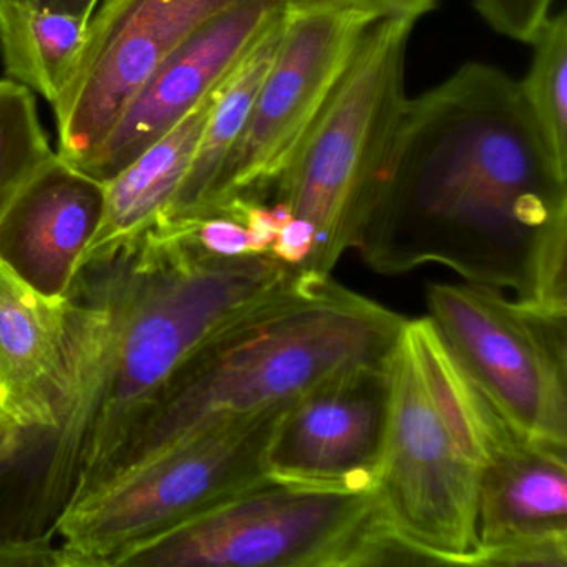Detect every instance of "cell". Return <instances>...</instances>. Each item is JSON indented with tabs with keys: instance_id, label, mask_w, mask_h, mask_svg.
Returning a JSON list of instances; mask_svg holds the SVG:
<instances>
[{
	"instance_id": "1",
	"label": "cell",
	"mask_w": 567,
	"mask_h": 567,
	"mask_svg": "<svg viewBox=\"0 0 567 567\" xmlns=\"http://www.w3.org/2000/svg\"><path fill=\"white\" fill-rule=\"evenodd\" d=\"M354 250L381 275L444 265L567 311V168L519 82L474 62L408 99Z\"/></svg>"
},
{
	"instance_id": "2",
	"label": "cell",
	"mask_w": 567,
	"mask_h": 567,
	"mask_svg": "<svg viewBox=\"0 0 567 567\" xmlns=\"http://www.w3.org/2000/svg\"><path fill=\"white\" fill-rule=\"evenodd\" d=\"M295 271L270 251L210 254L172 228L82 268L68 293L71 374L58 424L31 434L6 467L28 470L4 509L9 529L54 539L59 517L102 483L202 344Z\"/></svg>"
},
{
	"instance_id": "3",
	"label": "cell",
	"mask_w": 567,
	"mask_h": 567,
	"mask_svg": "<svg viewBox=\"0 0 567 567\" xmlns=\"http://www.w3.org/2000/svg\"><path fill=\"white\" fill-rule=\"evenodd\" d=\"M404 321L331 275L297 267L202 344L99 486L214 424L280 410L340 371L390 360Z\"/></svg>"
},
{
	"instance_id": "4",
	"label": "cell",
	"mask_w": 567,
	"mask_h": 567,
	"mask_svg": "<svg viewBox=\"0 0 567 567\" xmlns=\"http://www.w3.org/2000/svg\"><path fill=\"white\" fill-rule=\"evenodd\" d=\"M414 24L381 19L364 32L337 91L274 185L268 202L315 227L313 248L300 265L305 270L331 275L357 247L406 107Z\"/></svg>"
},
{
	"instance_id": "5",
	"label": "cell",
	"mask_w": 567,
	"mask_h": 567,
	"mask_svg": "<svg viewBox=\"0 0 567 567\" xmlns=\"http://www.w3.org/2000/svg\"><path fill=\"white\" fill-rule=\"evenodd\" d=\"M424 566L398 536L377 487L261 481L118 560L125 567Z\"/></svg>"
},
{
	"instance_id": "6",
	"label": "cell",
	"mask_w": 567,
	"mask_h": 567,
	"mask_svg": "<svg viewBox=\"0 0 567 567\" xmlns=\"http://www.w3.org/2000/svg\"><path fill=\"white\" fill-rule=\"evenodd\" d=\"M480 473L470 401L417 358L401 330L377 489L398 536L424 564L473 566Z\"/></svg>"
},
{
	"instance_id": "7",
	"label": "cell",
	"mask_w": 567,
	"mask_h": 567,
	"mask_svg": "<svg viewBox=\"0 0 567 567\" xmlns=\"http://www.w3.org/2000/svg\"><path fill=\"white\" fill-rule=\"evenodd\" d=\"M285 408L214 424L75 501L54 527L64 567H115L142 544L268 480V444Z\"/></svg>"
},
{
	"instance_id": "8",
	"label": "cell",
	"mask_w": 567,
	"mask_h": 567,
	"mask_svg": "<svg viewBox=\"0 0 567 567\" xmlns=\"http://www.w3.org/2000/svg\"><path fill=\"white\" fill-rule=\"evenodd\" d=\"M430 318L514 427L567 447V311L476 284H430Z\"/></svg>"
},
{
	"instance_id": "9",
	"label": "cell",
	"mask_w": 567,
	"mask_h": 567,
	"mask_svg": "<svg viewBox=\"0 0 567 567\" xmlns=\"http://www.w3.org/2000/svg\"><path fill=\"white\" fill-rule=\"evenodd\" d=\"M380 19L358 9L284 4V28L247 127L197 215L234 198L268 202L320 118L364 32ZM190 217V218H194Z\"/></svg>"
},
{
	"instance_id": "10",
	"label": "cell",
	"mask_w": 567,
	"mask_h": 567,
	"mask_svg": "<svg viewBox=\"0 0 567 567\" xmlns=\"http://www.w3.org/2000/svg\"><path fill=\"white\" fill-rule=\"evenodd\" d=\"M238 0H104L87 25L78 71L52 104L58 154L84 168L152 72Z\"/></svg>"
},
{
	"instance_id": "11",
	"label": "cell",
	"mask_w": 567,
	"mask_h": 567,
	"mask_svg": "<svg viewBox=\"0 0 567 567\" xmlns=\"http://www.w3.org/2000/svg\"><path fill=\"white\" fill-rule=\"evenodd\" d=\"M391 360L340 371L288 404L268 444L267 476L321 489H374L386 450Z\"/></svg>"
},
{
	"instance_id": "12",
	"label": "cell",
	"mask_w": 567,
	"mask_h": 567,
	"mask_svg": "<svg viewBox=\"0 0 567 567\" xmlns=\"http://www.w3.org/2000/svg\"><path fill=\"white\" fill-rule=\"evenodd\" d=\"M284 9L281 0H238L185 39L128 102L82 171L111 181L215 91Z\"/></svg>"
},
{
	"instance_id": "13",
	"label": "cell",
	"mask_w": 567,
	"mask_h": 567,
	"mask_svg": "<svg viewBox=\"0 0 567 567\" xmlns=\"http://www.w3.org/2000/svg\"><path fill=\"white\" fill-rule=\"evenodd\" d=\"M473 566L567 567V447L527 436L480 473Z\"/></svg>"
},
{
	"instance_id": "14",
	"label": "cell",
	"mask_w": 567,
	"mask_h": 567,
	"mask_svg": "<svg viewBox=\"0 0 567 567\" xmlns=\"http://www.w3.org/2000/svg\"><path fill=\"white\" fill-rule=\"evenodd\" d=\"M104 204V182L55 151L0 218V260L39 293L68 297Z\"/></svg>"
},
{
	"instance_id": "15",
	"label": "cell",
	"mask_w": 567,
	"mask_h": 567,
	"mask_svg": "<svg viewBox=\"0 0 567 567\" xmlns=\"http://www.w3.org/2000/svg\"><path fill=\"white\" fill-rule=\"evenodd\" d=\"M71 303L0 260V410L31 434L58 424L71 374Z\"/></svg>"
},
{
	"instance_id": "16",
	"label": "cell",
	"mask_w": 567,
	"mask_h": 567,
	"mask_svg": "<svg viewBox=\"0 0 567 567\" xmlns=\"http://www.w3.org/2000/svg\"><path fill=\"white\" fill-rule=\"evenodd\" d=\"M218 87L164 137L104 182V215L75 275L124 255L161 221L194 162Z\"/></svg>"
},
{
	"instance_id": "17",
	"label": "cell",
	"mask_w": 567,
	"mask_h": 567,
	"mask_svg": "<svg viewBox=\"0 0 567 567\" xmlns=\"http://www.w3.org/2000/svg\"><path fill=\"white\" fill-rule=\"evenodd\" d=\"M281 28L284 9L265 28L237 68L221 82L194 162L174 200L155 227L187 220L207 204L225 162L247 127L261 82L277 54Z\"/></svg>"
},
{
	"instance_id": "18",
	"label": "cell",
	"mask_w": 567,
	"mask_h": 567,
	"mask_svg": "<svg viewBox=\"0 0 567 567\" xmlns=\"http://www.w3.org/2000/svg\"><path fill=\"white\" fill-rule=\"evenodd\" d=\"M87 21L0 0L6 75L54 104L78 71Z\"/></svg>"
},
{
	"instance_id": "19",
	"label": "cell",
	"mask_w": 567,
	"mask_h": 567,
	"mask_svg": "<svg viewBox=\"0 0 567 567\" xmlns=\"http://www.w3.org/2000/svg\"><path fill=\"white\" fill-rule=\"evenodd\" d=\"M520 94L554 161L567 168V16H549L533 41Z\"/></svg>"
},
{
	"instance_id": "20",
	"label": "cell",
	"mask_w": 567,
	"mask_h": 567,
	"mask_svg": "<svg viewBox=\"0 0 567 567\" xmlns=\"http://www.w3.org/2000/svg\"><path fill=\"white\" fill-rule=\"evenodd\" d=\"M54 154L34 92L11 79L0 81V218Z\"/></svg>"
},
{
	"instance_id": "21",
	"label": "cell",
	"mask_w": 567,
	"mask_h": 567,
	"mask_svg": "<svg viewBox=\"0 0 567 567\" xmlns=\"http://www.w3.org/2000/svg\"><path fill=\"white\" fill-rule=\"evenodd\" d=\"M481 18L497 34L530 44L550 16L553 0H473Z\"/></svg>"
},
{
	"instance_id": "22",
	"label": "cell",
	"mask_w": 567,
	"mask_h": 567,
	"mask_svg": "<svg viewBox=\"0 0 567 567\" xmlns=\"http://www.w3.org/2000/svg\"><path fill=\"white\" fill-rule=\"evenodd\" d=\"M284 4H327L358 9L380 19H410L417 22L436 8L437 0H281Z\"/></svg>"
},
{
	"instance_id": "23",
	"label": "cell",
	"mask_w": 567,
	"mask_h": 567,
	"mask_svg": "<svg viewBox=\"0 0 567 567\" xmlns=\"http://www.w3.org/2000/svg\"><path fill=\"white\" fill-rule=\"evenodd\" d=\"M64 567L61 547L55 540L0 539V567Z\"/></svg>"
},
{
	"instance_id": "24",
	"label": "cell",
	"mask_w": 567,
	"mask_h": 567,
	"mask_svg": "<svg viewBox=\"0 0 567 567\" xmlns=\"http://www.w3.org/2000/svg\"><path fill=\"white\" fill-rule=\"evenodd\" d=\"M315 244V227L310 221L293 218L285 225L278 234L277 240L271 245L270 254L284 264L300 267Z\"/></svg>"
},
{
	"instance_id": "25",
	"label": "cell",
	"mask_w": 567,
	"mask_h": 567,
	"mask_svg": "<svg viewBox=\"0 0 567 567\" xmlns=\"http://www.w3.org/2000/svg\"><path fill=\"white\" fill-rule=\"evenodd\" d=\"M29 431L19 426L4 411L0 410V467L8 466L28 441Z\"/></svg>"
},
{
	"instance_id": "26",
	"label": "cell",
	"mask_w": 567,
	"mask_h": 567,
	"mask_svg": "<svg viewBox=\"0 0 567 567\" xmlns=\"http://www.w3.org/2000/svg\"><path fill=\"white\" fill-rule=\"evenodd\" d=\"M19 4L31 6L42 11L58 12V14L72 16V18L91 21L101 0H14Z\"/></svg>"
}]
</instances>
